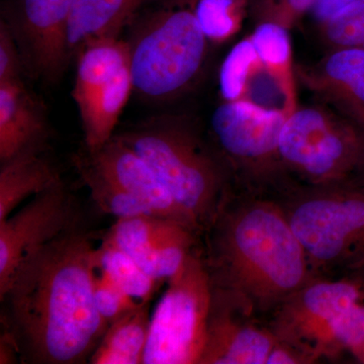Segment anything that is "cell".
Wrapping results in <instances>:
<instances>
[{"mask_svg":"<svg viewBox=\"0 0 364 364\" xmlns=\"http://www.w3.org/2000/svg\"><path fill=\"white\" fill-rule=\"evenodd\" d=\"M95 248L76 228L21 261L1 303L6 330L28 363L90 360L107 330L93 294Z\"/></svg>","mask_w":364,"mask_h":364,"instance_id":"obj_1","label":"cell"},{"mask_svg":"<svg viewBox=\"0 0 364 364\" xmlns=\"http://www.w3.org/2000/svg\"><path fill=\"white\" fill-rule=\"evenodd\" d=\"M213 243V287L239 306L267 311L312 282L313 267L286 210L253 202L220 210Z\"/></svg>","mask_w":364,"mask_h":364,"instance_id":"obj_2","label":"cell"},{"mask_svg":"<svg viewBox=\"0 0 364 364\" xmlns=\"http://www.w3.org/2000/svg\"><path fill=\"white\" fill-rule=\"evenodd\" d=\"M119 138L152 167L196 231L214 224L223 208L224 174L191 131L152 124Z\"/></svg>","mask_w":364,"mask_h":364,"instance_id":"obj_3","label":"cell"},{"mask_svg":"<svg viewBox=\"0 0 364 364\" xmlns=\"http://www.w3.org/2000/svg\"><path fill=\"white\" fill-rule=\"evenodd\" d=\"M207 42L193 9L151 16L129 43L134 90L151 100L176 97L198 76Z\"/></svg>","mask_w":364,"mask_h":364,"instance_id":"obj_4","label":"cell"},{"mask_svg":"<svg viewBox=\"0 0 364 364\" xmlns=\"http://www.w3.org/2000/svg\"><path fill=\"white\" fill-rule=\"evenodd\" d=\"M213 294L208 265L193 250L151 316L144 364H200Z\"/></svg>","mask_w":364,"mask_h":364,"instance_id":"obj_5","label":"cell"},{"mask_svg":"<svg viewBox=\"0 0 364 364\" xmlns=\"http://www.w3.org/2000/svg\"><path fill=\"white\" fill-rule=\"evenodd\" d=\"M327 188L284 210L313 268H348L364 256V186Z\"/></svg>","mask_w":364,"mask_h":364,"instance_id":"obj_6","label":"cell"},{"mask_svg":"<svg viewBox=\"0 0 364 364\" xmlns=\"http://www.w3.org/2000/svg\"><path fill=\"white\" fill-rule=\"evenodd\" d=\"M279 158L313 183H344L363 167V131L321 107L294 109L280 133Z\"/></svg>","mask_w":364,"mask_h":364,"instance_id":"obj_7","label":"cell"},{"mask_svg":"<svg viewBox=\"0 0 364 364\" xmlns=\"http://www.w3.org/2000/svg\"><path fill=\"white\" fill-rule=\"evenodd\" d=\"M364 287L358 279L309 282L279 306L272 332L279 341L306 352L313 361L332 323L344 311L363 301Z\"/></svg>","mask_w":364,"mask_h":364,"instance_id":"obj_8","label":"cell"},{"mask_svg":"<svg viewBox=\"0 0 364 364\" xmlns=\"http://www.w3.org/2000/svg\"><path fill=\"white\" fill-rule=\"evenodd\" d=\"M73 228L75 214L62 182L0 222V298L26 256Z\"/></svg>","mask_w":364,"mask_h":364,"instance_id":"obj_9","label":"cell"},{"mask_svg":"<svg viewBox=\"0 0 364 364\" xmlns=\"http://www.w3.org/2000/svg\"><path fill=\"white\" fill-rule=\"evenodd\" d=\"M289 114L248 100H224L215 109L210 123L218 142L230 157L257 164L279 157L280 133Z\"/></svg>","mask_w":364,"mask_h":364,"instance_id":"obj_10","label":"cell"},{"mask_svg":"<svg viewBox=\"0 0 364 364\" xmlns=\"http://www.w3.org/2000/svg\"><path fill=\"white\" fill-rule=\"evenodd\" d=\"M87 160L158 217L181 223L196 231L152 167L119 136H112L100 149L88 152Z\"/></svg>","mask_w":364,"mask_h":364,"instance_id":"obj_11","label":"cell"},{"mask_svg":"<svg viewBox=\"0 0 364 364\" xmlns=\"http://www.w3.org/2000/svg\"><path fill=\"white\" fill-rule=\"evenodd\" d=\"M277 343L272 331L237 318L230 301L214 289L200 364H267Z\"/></svg>","mask_w":364,"mask_h":364,"instance_id":"obj_12","label":"cell"},{"mask_svg":"<svg viewBox=\"0 0 364 364\" xmlns=\"http://www.w3.org/2000/svg\"><path fill=\"white\" fill-rule=\"evenodd\" d=\"M75 0H21V37L31 65L46 78L61 73Z\"/></svg>","mask_w":364,"mask_h":364,"instance_id":"obj_13","label":"cell"},{"mask_svg":"<svg viewBox=\"0 0 364 364\" xmlns=\"http://www.w3.org/2000/svg\"><path fill=\"white\" fill-rule=\"evenodd\" d=\"M44 136V117L21 79L0 83V161L38 150Z\"/></svg>","mask_w":364,"mask_h":364,"instance_id":"obj_14","label":"cell"},{"mask_svg":"<svg viewBox=\"0 0 364 364\" xmlns=\"http://www.w3.org/2000/svg\"><path fill=\"white\" fill-rule=\"evenodd\" d=\"M309 85L331 98L340 109L364 126V48H335L309 75Z\"/></svg>","mask_w":364,"mask_h":364,"instance_id":"obj_15","label":"cell"},{"mask_svg":"<svg viewBox=\"0 0 364 364\" xmlns=\"http://www.w3.org/2000/svg\"><path fill=\"white\" fill-rule=\"evenodd\" d=\"M51 164L31 150L1 163L0 168V222L7 219L28 196L40 195L60 183Z\"/></svg>","mask_w":364,"mask_h":364,"instance_id":"obj_16","label":"cell"},{"mask_svg":"<svg viewBox=\"0 0 364 364\" xmlns=\"http://www.w3.org/2000/svg\"><path fill=\"white\" fill-rule=\"evenodd\" d=\"M143 0H75L69 21L68 51L95 41L117 38Z\"/></svg>","mask_w":364,"mask_h":364,"instance_id":"obj_17","label":"cell"},{"mask_svg":"<svg viewBox=\"0 0 364 364\" xmlns=\"http://www.w3.org/2000/svg\"><path fill=\"white\" fill-rule=\"evenodd\" d=\"M150 320L149 303L134 306L107 328L90 363L144 364Z\"/></svg>","mask_w":364,"mask_h":364,"instance_id":"obj_18","label":"cell"},{"mask_svg":"<svg viewBox=\"0 0 364 364\" xmlns=\"http://www.w3.org/2000/svg\"><path fill=\"white\" fill-rule=\"evenodd\" d=\"M73 95L77 107L130 65L129 43L117 38L95 41L80 50Z\"/></svg>","mask_w":364,"mask_h":364,"instance_id":"obj_19","label":"cell"},{"mask_svg":"<svg viewBox=\"0 0 364 364\" xmlns=\"http://www.w3.org/2000/svg\"><path fill=\"white\" fill-rule=\"evenodd\" d=\"M130 65L114 80L78 107L88 152H93L112 138L119 117L133 90Z\"/></svg>","mask_w":364,"mask_h":364,"instance_id":"obj_20","label":"cell"},{"mask_svg":"<svg viewBox=\"0 0 364 364\" xmlns=\"http://www.w3.org/2000/svg\"><path fill=\"white\" fill-rule=\"evenodd\" d=\"M95 267L136 303H149L160 282L148 274L133 258L102 241L95 248Z\"/></svg>","mask_w":364,"mask_h":364,"instance_id":"obj_21","label":"cell"},{"mask_svg":"<svg viewBox=\"0 0 364 364\" xmlns=\"http://www.w3.org/2000/svg\"><path fill=\"white\" fill-rule=\"evenodd\" d=\"M170 221L172 220L154 215L119 219L105 239L133 258L145 270L151 249Z\"/></svg>","mask_w":364,"mask_h":364,"instance_id":"obj_22","label":"cell"},{"mask_svg":"<svg viewBox=\"0 0 364 364\" xmlns=\"http://www.w3.org/2000/svg\"><path fill=\"white\" fill-rule=\"evenodd\" d=\"M81 176L90 191L91 198L105 214L114 215L117 220L140 215L158 217L149 207L136 200L135 196L105 176L87 158L78 162Z\"/></svg>","mask_w":364,"mask_h":364,"instance_id":"obj_23","label":"cell"},{"mask_svg":"<svg viewBox=\"0 0 364 364\" xmlns=\"http://www.w3.org/2000/svg\"><path fill=\"white\" fill-rule=\"evenodd\" d=\"M260 65L250 37L232 48L223 61L219 74L220 91L225 102L243 100L249 82Z\"/></svg>","mask_w":364,"mask_h":364,"instance_id":"obj_24","label":"cell"},{"mask_svg":"<svg viewBox=\"0 0 364 364\" xmlns=\"http://www.w3.org/2000/svg\"><path fill=\"white\" fill-rule=\"evenodd\" d=\"M246 0H196L193 9L208 41L221 43L240 28Z\"/></svg>","mask_w":364,"mask_h":364,"instance_id":"obj_25","label":"cell"},{"mask_svg":"<svg viewBox=\"0 0 364 364\" xmlns=\"http://www.w3.org/2000/svg\"><path fill=\"white\" fill-rule=\"evenodd\" d=\"M250 39L263 65L275 73L291 77V44L287 26L262 21Z\"/></svg>","mask_w":364,"mask_h":364,"instance_id":"obj_26","label":"cell"},{"mask_svg":"<svg viewBox=\"0 0 364 364\" xmlns=\"http://www.w3.org/2000/svg\"><path fill=\"white\" fill-rule=\"evenodd\" d=\"M364 347V301L354 304L344 311L330 326L324 342L321 346V355H330L338 352H354Z\"/></svg>","mask_w":364,"mask_h":364,"instance_id":"obj_27","label":"cell"},{"mask_svg":"<svg viewBox=\"0 0 364 364\" xmlns=\"http://www.w3.org/2000/svg\"><path fill=\"white\" fill-rule=\"evenodd\" d=\"M322 26L333 47L364 48V0L352 2Z\"/></svg>","mask_w":364,"mask_h":364,"instance_id":"obj_28","label":"cell"},{"mask_svg":"<svg viewBox=\"0 0 364 364\" xmlns=\"http://www.w3.org/2000/svg\"><path fill=\"white\" fill-rule=\"evenodd\" d=\"M95 306L107 328L112 322L128 313L138 305L131 296L124 293L109 277L95 267V284H93Z\"/></svg>","mask_w":364,"mask_h":364,"instance_id":"obj_29","label":"cell"},{"mask_svg":"<svg viewBox=\"0 0 364 364\" xmlns=\"http://www.w3.org/2000/svg\"><path fill=\"white\" fill-rule=\"evenodd\" d=\"M317 0H256L262 21L289 26L311 9Z\"/></svg>","mask_w":364,"mask_h":364,"instance_id":"obj_30","label":"cell"},{"mask_svg":"<svg viewBox=\"0 0 364 364\" xmlns=\"http://www.w3.org/2000/svg\"><path fill=\"white\" fill-rule=\"evenodd\" d=\"M21 58L13 32L6 23L0 26V83L21 79Z\"/></svg>","mask_w":364,"mask_h":364,"instance_id":"obj_31","label":"cell"},{"mask_svg":"<svg viewBox=\"0 0 364 364\" xmlns=\"http://www.w3.org/2000/svg\"><path fill=\"white\" fill-rule=\"evenodd\" d=\"M313 359L301 349L296 348L293 345L279 341L273 347L267 364H294L312 363Z\"/></svg>","mask_w":364,"mask_h":364,"instance_id":"obj_32","label":"cell"},{"mask_svg":"<svg viewBox=\"0 0 364 364\" xmlns=\"http://www.w3.org/2000/svg\"><path fill=\"white\" fill-rule=\"evenodd\" d=\"M354 1L355 0H317L310 13L314 20L323 26Z\"/></svg>","mask_w":364,"mask_h":364,"instance_id":"obj_33","label":"cell"},{"mask_svg":"<svg viewBox=\"0 0 364 364\" xmlns=\"http://www.w3.org/2000/svg\"><path fill=\"white\" fill-rule=\"evenodd\" d=\"M348 269L353 273L354 279H358L364 287V256L351 264Z\"/></svg>","mask_w":364,"mask_h":364,"instance_id":"obj_34","label":"cell"},{"mask_svg":"<svg viewBox=\"0 0 364 364\" xmlns=\"http://www.w3.org/2000/svg\"><path fill=\"white\" fill-rule=\"evenodd\" d=\"M352 354H353L354 358L358 359L360 363H364V347H363V348L358 349V350L352 352Z\"/></svg>","mask_w":364,"mask_h":364,"instance_id":"obj_35","label":"cell"},{"mask_svg":"<svg viewBox=\"0 0 364 364\" xmlns=\"http://www.w3.org/2000/svg\"><path fill=\"white\" fill-rule=\"evenodd\" d=\"M363 167L364 166V126H363Z\"/></svg>","mask_w":364,"mask_h":364,"instance_id":"obj_36","label":"cell"}]
</instances>
